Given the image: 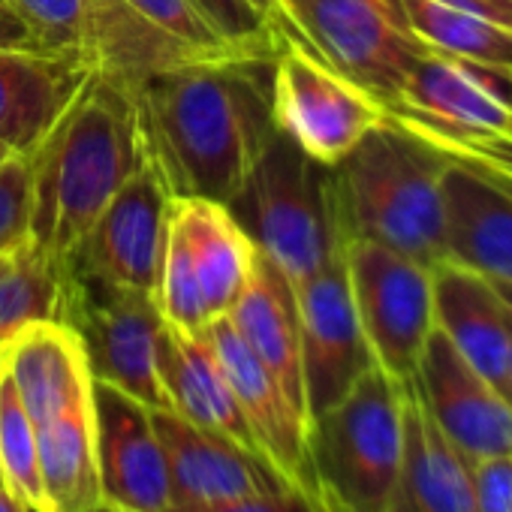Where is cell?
Instances as JSON below:
<instances>
[{
  "label": "cell",
  "mask_w": 512,
  "mask_h": 512,
  "mask_svg": "<svg viewBox=\"0 0 512 512\" xmlns=\"http://www.w3.org/2000/svg\"><path fill=\"white\" fill-rule=\"evenodd\" d=\"M0 365L37 425L91 395L85 347L64 323L25 326L0 347Z\"/></svg>",
  "instance_id": "cb8c5ba5"
},
{
  "label": "cell",
  "mask_w": 512,
  "mask_h": 512,
  "mask_svg": "<svg viewBox=\"0 0 512 512\" xmlns=\"http://www.w3.org/2000/svg\"><path fill=\"white\" fill-rule=\"evenodd\" d=\"M151 422L166 455L169 506L217 503L293 485L269 458L187 422L175 410H151Z\"/></svg>",
  "instance_id": "2e32d148"
},
{
  "label": "cell",
  "mask_w": 512,
  "mask_h": 512,
  "mask_svg": "<svg viewBox=\"0 0 512 512\" xmlns=\"http://www.w3.org/2000/svg\"><path fill=\"white\" fill-rule=\"evenodd\" d=\"M275 25L389 106L428 52L404 0H278Z\"/></svg>",
  "instance_id": "8992f818"
},
{
  "label": "cell",
  "mask_w": 512,
  "mask_h": 512,
  "mask_svg": "<svg viewBox=\"0 0 512 512\" xmlns=\"http://www.w3.org/2000/svg\"><path fill=\"white\" fill-rule=\"evenodd\" d=\"M509 103H512V91H509Z\"/></svg>",
  "instance_id": "7dc6e473"
},
{
  "label": "cell",
  "mask_w": 512,
  "mask_h": 512,
  "mask_svg": "<svg viewBox=\"0 0 512 512\" xmlns=\"http://www.w3.org/2000/svg\"><path fill=\"white\" fill-rule=\"evenodd\" d=\"M70 263L34 250L28 241L16 266L0 278V347L34 323H67Z\"/></svg>",
  "instance_id": "83f0119b"
},
{
  "label": "cell",
  "mask_w": 512,
  "mask_h": 512,
  "mask_svg": "<svg viewBox=\"0 0 512 512\" xmlns=\"http://www.w3.org/2000/svg\"><path fill=\"white\" fill-rule=\"evenodd\" d=\"M419 43L431 52L512 73V31L449 0H404Z\"/></svg>",
  "instance_id": "4316f807"
},
{
  "label": "cell",
  "mask_w": 512,
  "mask_h": 512,
  "mask_svg": "<svg viewBox=\"0 0 512 512\" xmlns=\"http://www.w3.org/2000/svg\"><path fill=\"white\" fill-rule=\"evenodd\" d=\"M404 455V383L380 365L308 422V461L329 512H389Z\"/></svg>",
  "instance_id": "277c9868"
},
{
  "label": "cell",
  "mask_w": 512,
  "mask_h": 512,
  "mask_svg": "<svg viewBox=\"0 0 512 512\" xmlns=\"http://www.w3.org/2000/svg\"><path fill=\"white\" fill-rule=\"evenodd\" d=\"M82 52L124 91L196 61L241 55L208 28L190 0H85Z\"/></svg>",
  "instance_id": "52a82bcc"
},
{
  "label": "cell",
  "mask_w": 512,
  "mask_h": 512,
  "mask_svg": "<svg viewBox=\"0 0 512 512\" xmlns=\"http://www.w3.org/2000/svg\"><path fill=\"white\" fill-rule=\"evenodd\" d=\"M169 229L187 256L208 317H226L260 256L253 238L229 205L193 196L169 202Z\"/></svg>",
  "instance_id": "ffe728a7"
},
{
  "label": "cell",
  "mask_w": 512,
  "mask_h": 512,
  "mask_svg": "<svg viewBox=\"0 0 512 512\" xmlns=\"http://www.w3.org/2000/svg\"><path fill=\"white\" fill-rule=\"evenodd\" d=\"M0 512H31L4 482H0Z\"/></svg>",
  "instance_id": "74e56055"
},
{
  "label": "cell",
  "mask_w": 512,
  "mask_h": 512,
  "mask_svg": "<svg viewBox=\"0 0 512 512\" xmlns=\"http://www.w3.org/2000/svg\"><path fill=\"white\" fill-rule=\"evenodd\" d=\"M91 73L82 49L0 46V145L13 157H31Z\"/></svg>",
  "instance_id": "e0dca14e"
},
{
  "label": "cell",
  "mask_w": 512,
  "mask_h": 512,
  "mask_svg": "<svg viewBox=\"0 0 512 512\" xmlns=\"http://www.w3.org/2000/svg\"><path fill=\"white\" fill-rule=\"evenodd\" d=\"M272 64L275 55L196 61L127 91L145 163L172 199H235L278 133Z\"/></svg>",
  "instance_id": "6da1fadb"
},
{
  "label": "cell",
  "mask_w": 512,
  "mask_h": 512,
  "mask_svg": "<svg viewBox=\"0 0 512 512\" xmlns=\"http://www.w3.org/2000/svg\"><path fill=\"white\" fill-rule=\"evenodd\" d=\"M272 115L278 133L332 169L386 121V106L281 31L272 64Z\"/></svg>",
  "instance_id": "ba28073f"
},
{
  "label": "cell",
  "mask_w": 512,
  "mask_h": 512,
  "mask_svg": "<svg viewBox=\"0 0 512 512\" xmlns=\"http://www.w3.org/2000/svg\"><path fill=\"white\" fill-rule=\"evenodd\" d=\"M512 73L425 52L407 73L386 115L431 145L512 136Z\"/></svg>",
  "instance_id": "8fae6325"
},
{
  "label": "cell",
  "mask_w": 512,
  "mask_h": 512,
  "mask_svg": "<svg viewBox=\"0 0 512 512\" xmlns=\"http://www.w3.org/2000/svg\"><path fill=\"white\" fill-rule=\"evenodd\" d=\"M256 250L296 287L317 275L344 229L332 199V169L275 133L229 202Z\"/></svg>",
  "instance_id": "5b68a950"
},
{
  "label": "cell",
  "mask_w": 512,
  "mask_h": 512,
  "mask_svg": "<svg viewBox=\"0 0 512 512\" xmlns=\"http://www.w3.org/2000/svg\"><path fill=\"white\" fill-rule=\"evenodd\" d=\"M94 512H121V509H115V506H106V503H100V506H97Z\"/></svg>",
  "instance_id": "7bdbcfd3"
},
{
  "label": "cell",
  "mask_w": 512,
  "mask_h": 512,
  "mask_svg": "<svg viewBox=\"0 0 512 512\" xmlns=\"http://www.w3.org/2000/svg\"><path fill=\"white\" fill-rule=\"evenodd\" d=\"M25 160L31 166L28 244L70 263L100 211L145 163L130 94L94 70Z\"/></svg>",
  "instance_id": "7a4b0ae2"
},
{
  "label": "cell",
  "mask_w": 512,
  "mask_h": 512,
  "mask_svg": "<svg viewBox=\"0 0 512 512\" xmlns=\"http://www.w3.org/2000/svg\"><path fill=\"white\" fill-rule=\"evenodd\" d=\"M205 338L211 341L235 401L253 428L263 455L299 488L317 494L311 461H308V422L299 416L281 383L269 374V368L250 353L244 338L235 332L229 317H217L205 326ZM320 497V494H317Z\"/></svg>",
  "instance_id": "ac0fdd59"
},
{
  "label": "cell",
  "mask_w": 512,
  "mask_h": 512,
  "mask_svg": "<svg viewBox=\"0 0 512 512\" xmlns=\"http://www.w3.org/2000/svg\"><path fill=\"white\" fill-rule=\"evenodd\" d=\"M449 4L467 7L473 13H482V16L494 19L497 25L512 31V0H449Z\"/></svg>",
  "instance_id": "8d00e7d4"
},
{
  "label": "cell",
  "mask_w": 512,
  "mask_h": 512,
  "mask_svg": "<svg viewBox=\"0 0 512 512\" xmlns=\"http://www.w3.org/2000/svg\"><path fill=\"white\" fill-rule=\"evenodd\" d=\"M491 175H494V178H500V181H503V184H506V187L512 190V181H509V178H503V175H497V172H491Z\"/></svg>",
  "instance_id": "f6af8a7d"
},
{
  "label": "cell",
  "mask_w": 512,
  "mask_h": 512,
  "mask_svg": "<svg viewBox=\"0 0 512 512\" xmlns=\"http://www.w3.org/2000/svg\"><path fill=\"white\" fill-rule=\"evenodd\" d=\"M389 512H476L473 464L434 425L413 380L404 383V455Z\"/></svg>",
  "instance_id": "44dd1931"
},
{
  "label": "cell",
  "mask_w": 512,
  "mask_h": 512,
  "mask_svg": "<svg viewBox=\"0 0 512 512\" xmlns=\"http://www.w3.org/2000/svg\"><path fill=\"white\" fill-rule=\"evenodd\" d=\"M413 386L446 440L467 458H512V407L434 326Z\"/></svg>",
  "instance_id": "5bb4252c"
},
{
  "label": "cell",
  "mask_w": 512,
  "mask_h": 512,
  "mask_svg": "<svg viewBox=\"0 0 512 512\" xmlns=\"http://www.w3.org/2000/svg\"><path fill=\"white\" fill-rule=\"evenodd\" d=\"M10 157H13V154H10V151H7L4 145H0V163H4V160H10Z\"/></svg>",
  "instance_id": "ee69618b"
},
{
  "label": "cell",
  "mask_w": 512,
  "mask_h": 512,
  "mask_svg": "<svg viewBox=\"0 0 512 512\" xmlns=\"http://www.w3.org/2000/svg\"><path fill=\"white\" fill-rule=\"evenodd\" d=\"M0 467H4V485L31 512H49L40 482L37 422L25 410L4 365H0Z\"/></svg>",
  "instance_id": "f1b7e54d"
},
{
  "label": "cell",
  "mask_w": 512,
  "mask_h": 512,
  "mask_svg": "<svg viewBox=\"0 0 512 512\" xmlns=\"http://www.w3.org/2000/svg\"><path fill=\"white\" fill-rule=\"evenodd\" d=\"M443 199L449 263L512 284V190L488 169L449 157Z\"/></svg>",
  "instance_id": "d6986e66"
},
{
  "label": "cell",
  "mask_w": 512,
  "mask_h": 512,
  "mask_svg": "<svg viewBox=\"0 0 512 512\" xmlns=\"http://www.w3.org/2000/svg\"><path fill=\"white\" fill-rule=\"evenodd\" d=\"M91 410L103 503L121 512H166L172 491L151 407L91 377Z\"/></svg>",
  "instance_id": "9a60e30c"
},
{
  "label": "cell",
  "mask_w": 512,
  "mask_h": 512,
  "mask_svg": "<svg viewBox=\"0 0 512 512\" xmlns=\"http://www.w3.org/2000/svg\"><path fill=\"white\" fill-rule=\"evenodd\" d=\"M247 4H250L256 13H263L269 22H275V13H278V0H247Z\"/></svg>",
  "instance_id": "ab89813d"
},
{
  "label": "cell",
  "mask_w": 512,
  "mask_h": 512,
  "mask_svg": "<svg viewBox=\"0 0 512 512\" xmlns=\"http://www.w3.org/2000/svg\"><path fill=\"white\" fill-rule=\"evenodd\" d=\"M46 49H82L85 0H13Z\"/></svg>",
  "instance_id": "4dcf8cb0"
},
{
  "label": "cell",
  "mask_w": 512,
  "mask_h": 512,
  "mask_svg": "<svg viewBox=\"0 0 512 512\" xmlns=\"http://www.w3.org/2000/svg\"><path fill=\"white\" fill-rule=\"evenodd\" d=\"M37 449L49 512H94L103 503L91 395L37 425Z\"/></svg>",
  "instance_id": "484cf974"
},
{
  "label": "cell",
  "mask_w": 512,
  "mask_h": 512,
  "mask_svg": "<svg viewBox=\"0 0 512 512\" xmlns=\"http://www.w3.org/2000/svg\"><path fill=\"white\" fill-rule=\"evenodd\" d=\"M25 247V244H22ZM19 247V250H22ZM19 250H10V253H0V278H4L13 266H16V260H19Z\"/></svg>",
  "instance_id": "b9f144b4"
},
{
  "label": "cell",
  "mask_w": 512,
  "mask_h": 512,
  "mask_svg": "<svg viewBox=\"0 0 512 512\" xmlns=\"http://www.w3.org/2000/svg\"><path fill=\"white\" fill-rule=\"evenodd\" d=\"M344 253L374 362L398 383H410L434 329V269L368 238H347Z\"/></svg>",
  "instance_id": "30bf717a"
},
{
  "label": "cell",
  "mask_w": 512,
  "mask_h": 512,
  "mask_svg": "<svg viewBox=\"0 0 512 512\" xmlns=\"http://www.w3.org/2000/svg\"><path fill=\"white\" fill-rule=\"evenodd\" d=\"M509 323V311L485 275L458 263L434 269V326L500 392L506 377Z\"/></svg>",
  "instance_id": "d4e9b609"
},
{
  "label": "cell",
  "mask_w": 512,
  "mask_h": 512,
  "mask_svg": "<svg viewBox=\"0 0 512 512\" xmlns=\"http://www.w3.org/2000/svg\"><path fill=\"white\" fill-rule=\"evenodd\" d=\"M446 166V151L386 115L332 166V199L344 235L386 244L428 269L449 263Z\"/></svg>",
  "instance_id": "3957f363"
},
{
  "label": "cell",
  "mask_w": 512,
  "mask_h": 512,
  "mask_svg": "<svg viewBox=\"0 0 512 512\" xmlns=\"http://www.w3.org/2000/svg\"><path fill=\"white\" fill-rule=\"evenodd\" d=\"M470 464L476 512H512V458H479Z\"/></svg>",
  "instance_id": "836d02e7"
},
{
  "label": "cell",
  "mask_w": 512,
  "mask_h": 512,
  "mask_svg": "<svg viewBox=\"0 0 512 512\" xmlns=\"http://www.w3.org/2000/svg\"><path fill=\"white\" fill-rule=\"evenodd\" d=\"M82 347L94 380H103L151 410H169L160 377L163 317L151 293L103 284L70 266L67 323Z\"/></svg>",
  "instance_id": "9c48e42d"
},
{
  "label": "cell",
  "mask_w": 512,
  "mask_h": 512,
  "mask_svg": "<svg viewBox=\"0 0 512 512\" xmlns=\"http://www.w3.org/2000/svg\"><path fill=\"white\" fill-rule=\"evenodd\" d=\"M169 202L157 172L142 163L100 211L70 266L103 284L154 296Z\"/></svg>",
  "instance_id": "4fadbf2b"
},
{
  "label": "cell",
  "mask_w": 512,
  "mask_h": 512,
  "mask_svg": "<svg viewBox=\"0 0 512 512\" xmlns=\"http://www.w3.org/2000/svg\"><path fill=\"white\" fill-rule=\"evenodd\" d=\"M31 223V166L25 157L0 163V253L19 250Z\"/></svg>",
  "instance_id": "1f68e13d"
},
{
  "label": "cell",
  "mask_w": 512,
  "mask_h": 512,
  "mask_svg": "<svg viewBox=\"0 0 512 512\" xmlns=\"http://www.w3.org/2000/svg\"><path fill=\"white\" fill-rule=\"evenodd\" d=\"M229 323L244 338L250 353L281 383L299 416L308 422L305 371H302V338L293 284L260 253L253 272L229 308Z\"/></svg>",
  "instance_id": "603a6c76"
},
{
  "label": "cell",
  "mask_w": 512,
  "mask_h": 512,
  "mask_svg": "<svg viewBox=\"0 0 512 512\" xmlns=\"http://www.w3.org/2000/svg\"><path fill=\"white\" fill-rule=\"evenodd\" d=\"M160 377L169 398V410L184 416L187 422L223 434L238 446L263 455V446L256 440L253 428L247 425L229 377L205 338V332L190 335L172 326H163L160 335ZM266 458V455H263Z\"/></svg>",
  "instance_id": "7402d4cb"
},
{
  "label": "cell",
  "mask_w": 512,
  "mask_h": 512,
  "mask_svg": "<svg viewBox=\"0 0 512 512\" xmlns=\"http://www.w3.org/2000/svg\"><path fill=\"white\" fill-rule=\"evenodd\" d=\"M449 157L476 163L488 172H497L512 181V136H479L467 142H452V145H437Z\"/></svg>",
  "instance_id": "e575fe53"
},
{
  "label": "cell",
  "mask_w": 512,
  "mask_h": 512,
  "mask_svg": "<svg viewBox=\"0 0 512 512\" xmlns=\"http://www.w3.org/2000/svg\"><path fill=\"white\" fill-rule=\"evenodd\" d=\"M166 512H329L323 500L299 485H284L275 491H260L247 497L217 500V503H193V506H169Z\"/></svg>",
  "instance_id": "d6a6232c"
},
{
  "label": "cell",
  "mask_w": 512,
  "mask_h": 512,
  "mask_svg": "<svg viewBox=\"0 0 512 512\" xmlns=\"http://www.w3.org/2000/svg\"><path fill=\"white\" fill-rule=\"evenodd\" d=\"M0 46H40L13 0H0Z\"/></svg>",
  "instance_id": "d590c367"
},
{
  "label": "cell",
  "mask_w": 512,
  "mask_h": 512,
  "mask_svg": "<svg viewBox=\"0 0 512 512\" xmlns=\"http://www.w3.org/2000/svg\"><path fill=\"white\" fill-rule=\"evenodd\" d=\"M190 7L241 55H275L281 46V28L256 13L247 0H190Z\"/></svg>",
  "instance_id": "f546056e"
},
{
  "label": "cell",
  "mask_w": 512,
  "mask_h": 512,
  "mask_svg": "<svg viewBox=\"0 0 512 512\" xmlns=\"http://www.w3.org/2000/svg\"><path fill=\"white\" fill-rule=\"evenodd\" d=\"M0 482H4V467H0Z\"/></svg>",
  "instance_id": "bcb514c9"
},
{
  "label": "cell",
  "mask_w": 512,
  "mask_h": 512,
  "mask_svg": "<svg viewBox=\"0 0 512 512\" xmlns=\"http://www.w3.org/2000/svg\"><path fill=\"white\" fill-rule=\"evenodd\" d=\"M512 320V317H509ZM503 398L512 407V323H509V353H506V377H503Z\"/></svg>",
  "instance_id": "f35d334b"
},
{
  "label": "cell",
  "mask_w": 512,
  "mask_h": 512,
  "mask_svg": "<svg viewBox=\"0 0 512 512\" xmlns=\"http://www.w3.org/2000/svg\"><path fill=\"white\" fill-rule=\"evenodd\" d=\"M488 281H491V278H488ZM491 284H494L500 302L506 305V311H509V317H512V284H503V281H491Z\"/></svg>",
  "instance_id": "60d3db41"
},
{
  "label": "cell",
  "mask_w": 512,
  "mask_h": 512,
  "mask_svg": "<svg viewBox=\"0 0 512 512\" xmlns=\"http://www.w3.org/2000/svg\"><path fill=\"white\" fill-rule=\"evenodd\" d=\"M344 247L347 235L338 241L317 275L293 287L299 311L308 422L335 407L359 383V377L377 365L353 305Z\"/></svg>",
  "instance_id": "7c38bea8"
}]
</instances>
